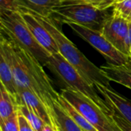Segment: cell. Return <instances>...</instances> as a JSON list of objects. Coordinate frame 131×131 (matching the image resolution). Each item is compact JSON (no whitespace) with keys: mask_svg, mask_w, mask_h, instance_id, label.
Listing matches in <instances>:
<instances>
[{"mask_svg":"<svg viewBox=\"0 0 131 131\" xmlns=\"http://www.w3.org/2000/svg\"><path fill=\"white\" fill-rule=\"evenodd\" d=\"M0 51L12 68L18 91L27 89L32 91L44 104L56 124L54 107L59 94L52 86V81L44 71L43 66L32 54L13 40L4 37L2 33Z\"/></svg>","mask_w":131,"mask_h":131,"instance_id":"cell-1","label":"cell"},{"mask_svg":"<svg viewBox=\"0 0 131 131\" xmlns=\"http://www.w3.org/2000/svg\"><path fill=\"white\" fill-rule=\"evenodd\" d=\"M31 13L51 35L58 45L59 53L90 84L94 86L96 84H101L106 87H111L110 81L101 71V68L97 67L78 50L55 25L51 17H45L33 12Z\"/></svg>","mask_w":131,"mask_h":131,"instance_id":"cell-2","label":"cell"},{"mask_svg":"<svg viewBox=\"0 0 131 131\" xmlns=\"http://www.w3.org/2000/svg\"><path fill=\"white\" fill-rule=\"evenodd\" d=\"M45 66L60 79L67 89L84 94L100 107L106 114L109 115L112 114V108L104 99H102L98 95L96 88L90 84L60 53L51 54Z\"/></svg>","mask_w":131,"mask_h":131,"instance_id":"cell-3","label":"cell"},{"mask_svg":"<svg viewBox=\"0 0 131 131\" xmlns=\"http://www.w3.org/2000/svg\"><path fill=\"white\" fill-rule=\"evenodd\" d=\"M0 25L2 33L32 54L42 66H45L51 54L35 40L20 12L0 10Z\"/></svg>","mask_w":131,"mask_h":131,"instance_id":"cell-4","label":"cell"},{"mask_svg":"<svg viewBox=\"0 0 131 131\" xmlns=\"http://www.w3.org/2000/svg\"><path fill=\"white\" fill-rule=\"evenodd\" d=\"M110 8L99 9L84 1H81L64 3L54 7L52 8V14H55L64 23H76L102 33L106 23L113 16V11L111 12Z\"/></svg>","mask_w":131,"mask_h":131,"instance_id":"cell-5","label":"cell"},{"mask_svg":"<svg viewBox=\"0 0 131 131\" xmlns=\"http://www.w3.org/2000/svg\"><path fill=\"white\" fill-rule=\"evenodd\" d=\"M97 131H122L111 117L84 94L67 88L60 94Z\"/></svg>","mask_w":131,"mask_h":131,"instance_id":"cell-6","label":"cell"},{"mask_svg":"<svg viewBox=\"0 0 131 131\" xmlns=\"http://www.w3.org/2000/svg\"><path fill=\"white\" fill-rule=\"evenodd\" d=\"M78 36L88 42L91 46L97 49L107 60L108 64L120 65L127 62L130 58L119 51L102 33L91 30L81 25L73 22H65Z\"/></svg>","mask_w":131,"mask_h":131,"instance_id":"cell-7","label":"cell"},{"mask_svg":"<svg viewBox=\"0 0 131 131\" xmlns=\"http://www.w3.org/2000/svg\"><path fill=\"white\" fill-rule=\"evenodd\" d=\"M102 34L119 51L130 58L128 20L113 13L111 18L106 23Z\"/></svg>","mask_w":131,"mask_h":131,"instance_id":"cell-8","label":"cell"},{"mask_svg":"<svg viewBox=\"0 0 131 131\" xmlns=\"http://www.w3.org/2000/svg\"><path fill=\"white\" fill-rule=\"evenodd\" d=\"M20 12L22 15L29 30L38 44L51 54L59 53L56 41L49 31L35 18V16L31 12L25 9H21Z\"/></svg>","mask_w":131,"mask_h":131,"instance_id":"cell-9","label":"cell"},{"mask_svg":"<svg viewBox=\"0 0 131 131\" xmlns=\"http://www.w3.org/2000/svg\"><path fill=\"white\" fill-rule=\"evenodd\" d=\"M94 86L112 110L131 124L130 100L114 91L111 87H106L101 84H96Z\"/></svg>","mask_w":131,"mask_h":131,"instance_id":"cell-10","label":"cell"},{"mask_svg":"<svg viewBox=\"0 0 131 131\" xmlns=\"http://www.w3.org/2000/svg\"><path fill=\"white\" fill-rule=\"evenodd\" d=\"M18 94L21 100V104L26 105L30 111L39 117L47 125L53 127L58 131L57 125L51 117L47 108L32 91L27 89H20L18 90Z\"/></svg>","mask_w":131,"mask_h":131,"instance_id":"cell-11","label":"cell"},{"mask_svg":"<svg viewBox=\"0 0 131 131\" xmlns=\"http://www.w3.org/2000/svg\"><path fill=\"white\" fill-rule=\"evenodd\" d=\"M101 71L110 81H114L131 89V58L120 65H102Z\"/></svg>","mask_w":131,"mask_h":131,"instance_id":"cell-12","label":"cell"},{"mask_svg":"<svg viewBox=\"0 0 131 131\" xmlns=\"http://www.w3.org/2000/svg\"><path fill=\"white\" fill-rule=\"evenodd\" d=\"M0 79L1 84L5 87L6 91L12 95L18 105L21 104L18 91L15 84V81L12 68L7 61L3 52L0 51Z\"/></svg>","mask_w":131,"mask_h":131,"instance_id":"cell-13","label":"cell"},{"mask_svg":"<svg viewBox=\"0 0 131 131\" xmlns=\"http://www.w3.org/2000/svg\"><path fill=\"white\" fill-rule=\"evenodd\" d=\"M21 9H25L33 13L51 17L52 8L64 4L61 0H17Z\"/></svg>","mask_w":131,"mask_h":131,"instance_id":"cell-14","label":"cell"},{"mask_svg":"<svg viewBox=\"0 0 131 131\" xmlns=\"http://www.w3.org/2000/svg\"><path fill=\"white\" fill-rule=\"evenodd\" d=\"M57 102L65 111V113L78 125L84 131H97L91 124L82 116L81 114L66 99H64L61 94L58 95Z\"/></svg>","mask_w":131,"mask_h":131,"instance_id":"cell-15","label":"cell"},{"mask_svg":"<svg viewBox=\"0 0 131 131\" xmlns=\"http://www.w3.org/2000/svg\"><path fill=\"white\" fill-rule=\"evenodd\" d=\"M18 104L6 91L5 87L1 84L0 88V121H5L18 112Z\"/></svg>","mask_w":131,"mask_h":131,"instance_id":"cell-16","label":"cell"},{"mask_svg":"<svg viewBox=\"0 0 131 131\" xmlns=\"http://www.w3.org/2000/svg\"><path fill=\"white\" fill-rule=\"evenodd\" d=\"M58 131H84L61 108L56 101L54 107Z\"/></svg>","mask_w":131,"mask_h":131,"instance_id":"cell-17","label":"cell"},{"mask_svg":"<svg viewBox=\"0 0 131 131\" xmlns=\"http://www.w3.org/2000/svg\"><path fill=\"white\" fill-rule=\"evenodd\" d=\"M18 112L23 115L35 131H41L46 124L25 104L18 106Z\"/></svg>","mask_w":131,"mask_h":131,"instance_id":"cell-18","label":"cell"},{"mask_svg":"<svg viewBox=\"0 0 131 131\" xmlns=\"http://www.w3.org/2000/svg\"><path fill=\"white\" fill-rule=\"evenodd\" d=\"M131 12V0H117L114 7L113 13L127 20Z\"/></svg>","mask_w":131,"mask_h":131,"instance_id":"cell-19","label":"cell"},{"mask_svg":"<svg viewBox=\"0 0 131 131\" xmlns=\"http://www.w3.org/2000/svg\"><path fill=\"white\" fill-rule=\"evenodd\" d=\"M0 131H20L18 112L5 121H0Z\"/></svg>","mask_w":131,"mask_h":131,"instance_id":"cell-20","label":"cell"},{"mask_svg":"<svg viewBox=\"0 0 131 131\" xmlns=\"http://www.w3.org/2000/svg\"><path fill=\"white\" fill-rule=\"evenodd\" d=\"M86 3L99 9H107L113 8L117 0H84Z\"/></svg>","mask_w":131,"mask_h":131,"instance_id":"cell-21","label":"cell"},{"mask_svg":"<svg viewBox=\"0 0 131 131\" xmlns=\"http://www.w3.org/2000/svg\"><path fill=\"white\" fill-rule=\"evenodd\" d=\"M111 118L114 120V121L116 123V124L120 127V129L122 131H131V124L128 123L124 117H122L121 115H119L117 113L113 111L112 114L110 115Z\"/></svg>","mask_w":131,"mask_h":131,"instance_id":"cell-22","label":"cell"},{"mask_svg":"<svg viewBox=\"0 0 131 131\" xmlns=\"http://www.w3.org/2000/svg\"><path fill=\"white\" fill-rule=\"evenodd\" d=\"M0 10L20 12L21 8L17 0H0Z\"/></svg>","mask_w":131,"mask_h":131,"instance_id":"cell-23","label":"cell"},{"mask_svg":"<svg viewBox=\"0 0 131 131\" xmlns=\"http://www.w3.org/2000/svg\"><path fill=\"white\" fill-rule=\"evenodd\" d=\"M18 124L20 131H35L31 125L28 124L27 120L25 118L23 115L18 112Z\"/></svg>","mask_w":131,"mask_h":131,"instance_id":"cell-24","label":"cell"},{"mask_svg":"<svg viewBox=\"0 0 131 131\" xmlns=\"http://www.w3.org/2000/svg\"><path fill=\"white\" fill-rule=\"evenodd\" d=\"M41 131H57L53 127H51V126H50V125H45L44 127H43V129H42V130Z\"/></svg>","mask_w":131,"mask_h":131,"instance_id":"cell-25","label":"cell"},{"mask_svg":"<svg viewBox=\"0 0 131 131\" xmlns=\"http://www.w3.org/2000/svg\"><path fill=\"white\" fill-rule=\"evenodd\" d=\"M129 39H130V49L131 58V21H129Z\"/></svg>","mask_w":131,"mask_h":131,"instance_id":"cell-26","label":"cell"},{"mask_svg":"<svg viewBox=\"0 0 131 131\" xmlns=\"http://www.w3.org/2000/svg\"><path fill=\"white\" fill-rule=\"evenodd\" d=\"M61 1H62L64 3H71V2H81V1H84V0H61Z\"/></svg>","mask_w":131,"mask_h":131,"instance_id":"cell-27","label":"cell"},{"mask_svg":"<svg viewBox=\"0 0 131 131\" xmlns=\"http://www.w3.org/2000/svg\"><path fill=\"white\" fill-rule=\"evenodd\" d=\"M127 20H128V21H131V12L130 15H129V17H128V18H127Z\"/></svg>","mask_w":131,"mask_h":131,"instance_id":"cell-28","label":"cell"}]
</instances>
